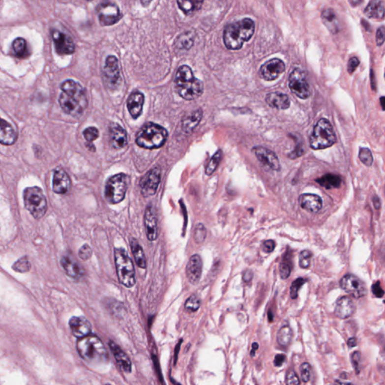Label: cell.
<instances>
[{
  "label": "cell",
  "mask_w": 385,
  "mask_h": 385,
  "mask_svg": "<svg viewBox=\"0 0 385 385\" xmlns=\"http://www.w3.org/2000/svg\"><path fill=\"white\" fill-rule=\"evenodd\" d=\"M62 93L59 95V103L61 109L68 115L79 117L88 107L86 92L83 87L73 80H66L60 86Z\"/></svg>",
  "instance_id": "6da1fadb"
},
{
  "label": "cell",
  "mask_w": 385,
  "mask_h": 385,
  "mask_svg": "<svg viewBox=\"0 0 385 385\" xmlns=\"http://www.w3.org/2000/svg\"><path fill=\"white\" fill-rule=\"evenodd\" d=\"M255 30V24L250 18L229 24L224 31V42L230 50L241 48L245 42L252 38Z\"/></svg>",
  "instance_id": "7a4b0ae2"
},
{
  "label": "cell",
  "mask_w": 385,
  "mask_h": 385,
  "mask_svg": "<svg viewBox=\"0 0 385 385\" xmlns=\"http://www.w3.org/2000/svg\"><path fill=\"white\" fill-rule=\"evenodd\" d=\"M178 94L186 100H193L203 93V84L195 78L192 69L187 65L180 66L175 79Z\"/></svg>",
  "instance_id": "3957f363"
},
{
  "label": "cell",
  "mask_w": 385,
  "mask_h": 385,
  "mask_svg": "<svg viewBox=\"0 0 385 385\" xmlns=\"http://www.w3.org/2000/svg\"><path fill=\"white\" fill-rule=\"evenodd\" d=\"M77 350L85 361L93 364L106 363L109 355L100 339L94 335H88L80 338L77 342Z\"/></svg>",
  "instance_id": "277c9868"
},
{
  "label": "cell",
  "mask_w": 385,
  "mask_h": 385,
  "mask_svg": "<svg viewBox=\"0 0 385 385\" xmlns=\"http://www.w3.org/2000/svg\"><path fill=\"white\" fill-rule=\"evenodd\" d=\"M168 132L160 125L147 123L141 128L136 143L143 148L154 149L161 148L166 143Z\"/></svg>",
  "instance_id": "5b68a950"
},
{
  "label": "cell",
  "mask_w": 385,
  "mask_h": 385,
  "mask_svg": "<svg viewBox=\"0 0 385 385\" xmlns=\"http://www.w3.org/2000/svg\"><path fill=\"white\" fill-rule=\"evenodd\" d=\"M115 262L120 283L126 288H133L136 281L134 265L126 250L115 248Z\"/></svg>",
  "instance_id": "8992f818"
},
{
  "label": "cell",
  "mask_w": 385,
  "mask_h": 385,
  "mask_svg": "<svg viewBox=\"0 0 385 385\" xmlns=\"http://www.w3.org/2000/svg\"><path fill=\"white\" fill-rule=\"evenodd\" d=\"M333 127L327 119L318 120L310 137V146L313 150H321L331 147L336 143Z\"/></svg>",
  "instance_id": "52a82bcc"
},
{
  "label": "cell",
  "mask_w": 385,
  "mask_h": 385,
  "mask_svg": "<svg viewBox=\"0 0 385 385\" xmlns=\"http://www.w3.org/2000/svg\"><path fill=\"white\" fill-rule=\"evenodd\" d=\"M24 200L25 208L35 219H40L45 215L48 203L40 187H27L24 192Z\"/></svg>",
  "instance_id": "ba28073f"
},
{
  "label": "cell",
  "mask_w": 385,
  "mask_h": 385,
  "mask_svg": "<svg viewBox=\"0 0 385 385\" xmlns=\"http://www.w3.org/2000/svg\"><path fill=\"white\" fill-rule=\"evenodd\" d=\"M129 177L123 173L115 175L106 184L105 197L109 203L117 204L124 199L127 190Z\"/></svg>",
  "instance_id": "9c48e42d"
},
{
  "label": "cell",
  "mask_w": 385,
  "mask_h": 385,
  "mask_svg": "<svg viewBox=\"0 0 385 385\" xmlns=\"http://www.w3.org/2000/svg\"><path fill=\"white\" fill-rule=\"evenodd\" d=\"M288 85L291 92L300 99H308L311 96L310 85L307 81L305 72L296 68L291 72L288 79Z\"/></svg>",
  "instance_id": "30bf717a"
},
{
  "label": "cell",
  "mask_w": 385,
  "mask_h": 385,
  "mask_svg": "<svg viewBox=\"0 0 385 385\" xmlns=\"http://www.w3.org/2000/svg\"><path fill=\"white\" fill-rule=\"evenodd\" d=\"M340 287L345 292L356 299L363 297L367 294L366 285L363 281L352 274H348L342 277L340 281Z\"/></svg>",
  "instance_id": "8fae6325"
},
{
  "label": "cell",
  "mask_w": 385,
  "mask_h": 385,
  "mask_svg": "<svg viewBox=\"0 0 385 385\" xmlns=\"http://www.w3.org/2000/svg\"><path fill=\"white\" fill-rule=\"evenodd\" d=\"M96 13L102 26L114 25L121 18L118 6L109 2H102L98 5Z\"/></svg>",
  "instance_id": "7c38bea8"
},
{
  "label": "cell",
  "mask_w": 385,
  "mask_h": 385,
  "mask_svg": "<svg viewBox=\"0 0 385 385\" xmlns=\"http://www.w3.org/2000/svg\"><path fill=\"white\" fill-rule=\"evenodd\" d=\"M103 79L106 86L110 89H115L120 84V68L116 57L109 56L106 59L103 68Z\"/></svg>",
  "instance_id": "4fadbf2b"
},
{
  "label": "cell",
  "mask_w": 385,
  "mask_h": 385,
  "mask_svg": "<svg viewBox=\"0 0 385 385\" xmlns=\"http://www.w3.org/2000/svg\"><path fill=\"white\" fill-rule=\"evenodd\" d=\"M160 182V169H152L143 178L141 179V193L144 197L154 195L158 188Z\"/></svg>",
  "instance_id": "5bb4252c"
},
{
  "label": "cell",
  "mask_w": 385,
  "mask_h": 385,
  "mask_svg": "<svg viewBox=\"0 0 385 385\" xmlns=\"http://www.w3.org/2000/svg\"><path fill=\"white\" fill-rule=\"evenodd\" d=\"M285 71V62L278 58H273L263 64L260 69V75L264 80L274 81Z\"/></svg>",
  "instance_id": "9a60e30c"
},
{
  "label": "cell",
  "mask_w": 385,
  "mask_h": 385,
  "mask_svg": "<svg viewBox=\"0 0 385 385\" xmlns=\"http://www.w3.org/2000/svg\"><path fill=\"white\" fill-rule=\"evenodd\" d=\"M52 38L55 42V49L59 55H72L75 52V45L69 35L54 30L52 31Z\"/></svg>",
  "instance_id": "2e32d148"
},
{
  "label": "cell",
  "mask_w": 385,
  "mask_h": 385,
  "mask_svg": "<svg viewBox=\"0 0 385 385\" xmlns=\"http://www.w3.org/2000/svg\"><path fill=\"white\" fill-rule=\"evenodd\" d=\"M252 150L258 160L264 166H268L274 171H279L281 168L279 160L273 151L261 146L254 147Z\"/></svg>",
  "instance_id": "e0dca14e"
},
{
  "label": "cell",
  "mask_w": 385,
  "mask_h": 385,
  "mask_svg": "<svg viewBox=\"0 0 385 385\" xmlns=\"http://www.w3.org/2000/svg\"><path fill=\"white\" fill-rule=\"evenodd\" d=\"M145 227L149 241H155L158 237V222L155 209L151 206L147 207L145 213Z\"/></svg>",
  "instance_id": "ac0fdd59"
},
{
  "label": "cell",
  "mask_w": 385,
  "mask_h": 385,
  "mask_svg": "<svg viewBox=\"0 0 385 385\" xmlns=\"http://www.w3.org/2000/svg\"><path fill=\"white\" fill-rule=\"evenodd\" d=\"M203 270V261L200 256L194 254L189 260L186 267V275L189 282L197 285L200 281Z\"/></svg>",
  "instance_id": "d6986e66"
},
{
  "label": "cell",
  "mask_w": 385,
  "mask_h": 385,
  "mask_svg": "<svg viewBox=\"0 0 385 385\" xmlns=\"http://www.w3.org/2000/svg\"><path fill=\"white\" fill-rule=\"evenodd\" d=\"M69 327L72 334L79 339L91 333V325L89 321L84 317H73L71 318L69 321Z\"/></svg>",
  "instance_id": "ffe728a7"
},
{
  "label": "cell",
  "mask_w": 385,
  "mask_h": 385,
  "mask_svg": "<svg viewBox=\"0 0 385 385\" xmlns=\"http://www.w3.org/2000/svg\"><path fill=\"white\" fill-rule=\"evenodd\" d=\"M109 141L112 148L121 149L127 144V134L126 130L117 123L111 125L109 130Z\"/></svg>",
  "instance_id": "44dd1931"
},
{
  "label": "cell",
  "mask_w": 385,
  "mask_h": 385,
  "mask_svg": "<svg viewBox=\"0 0 385 385\" xmlns=\"http://www.w3.org/2000/svg\"><path fill=\"white\" fill-rule=\"evenodd\" d=\"M299 203L301 208L311 213H318L323 207L322 197L313 194H302Z\"/></svg>",
  "instance_id": "7402d4cb"
},
{
  "label": "cell",
  "mask_w": 385,
  "mask_h": 385,
  "mask_svg": "<svg viewBox=\"0 0 385 385\" xmlns=\"http://www.w3.org/2000/svg\"><path fill=\"white\" fill-rule=\"evenodd\" d=\"M71 186V180L67 173L62 169L55 170L53 178V190L58 194H66Z\"/></svg>",
  "instance_id": "603a6c76"
},
{
  "label": "cell",
  "mask_w": 385,
  "mask_h": 385,
  "mask_svg": "<svg viewBox=\"0 0 385 385\" xmlns=\"http://www.w3.org/2000/svg\"><path fill=\"white\" fill-rule=\"evenodd\" d=\"M145 96L139 91H133L127 99V108L133 118L136 119L143 112Z\"/></svg>",
  "instance_id": "cb8c5ba5"
},
{
  "label": "cell",
  "mask_w": 385,
  "mask_h": 385,
  "mask_svg": "<svg viewBox=\"0 0 385 385\" xmlns=\"http://www.w3.org/2000/svg\"><path fill=\"white\" fill-rule=\"evenodd\" d=\"M355 305L349 296H342L338 299L335 308V314L341 319H346L353 315Z\"/></svg>",
  "instance_id": "d4e9b609"
},
{
  "label": "cell",
  "mask_w": 385,
  "mask_h": 385,
  "mask_svg": "<svg viewBox=\"0 0 385 385\" xmlns=\"http://www.w3.org/2000/svg\"><path fill=\"white\" fill-rule=\"evenodd\" d=\"M109 347L113 353L115 360L117 361L118 366L121 368L122 370L125 373H130L132 371V363L130 358L128 357L124 352L116 345L113 341H109Z\"/></svg>",
  "instance_id": "484cf974"
},
{
  "label": "cell",
  "mask_w": 385,
  "mask_h": 385,
  "mask_svg": "<svg viewBox=\"0 0 385 385\" xmlns=\"http://www.w3.org/2000/svg\"><path fill=\"white\" fill-rule=\"evenodd\" d=\"M18 139V134L10 123L0 118V144L11 146Z\"/></svg>",
  "instance_id": "4316f807"
},
{
  "label": "cell",
  "mask_w": 385,
  "mask_h": 385,
  "mask_svg": "<svg viewBox=\"0 0 385 385\" xmlns=\"http://www.w3.org/2000/svg\"><path fill=\"white\" fill-rule=\"evenodd\" d=\"M266 102L270 107L281 110L288 109L291 105V100L288 95L280 92L268 93L266 96Z\"/></svg>",
  "instance_id": "83f0119b"
},
{
  "label": "cell",
  "mask_w": 385,
  "mask_h": 385,
  "mask_svg": "<svg viewBox=\"0 0 385 385\" xmlns=\"http://www.w3.org/2000/svg\"><path fill=\"white\" fill-rule=\"evenodd\" d=\"M61 264L66 274L74 279H79L84 275V269L80 264L69 256L62 258Z\"/></svg>",
  "instance_id": "f1b7e54d"
},
{
  "label": "cell",
  "mask_w": 385,
  "mask_h": 385,
  "mask_svg": "<svg viewBox=\"0 0 385 385\" xmlns=\"http://www.w3.org/2000/svg\"><path fill=\"white\" fill-rule=\"evenodd\" d=\"M364 12L368 18L382 19L385 17V2L383 0H372Z\"/></svg>",
  "instance_id": "f546056e"
},
{
  "label": "cell",
  "mask_w": 385,
  "mask_h": 385,
  "mask_svg": "<svg viewBox=\"0 0 385 385\" xmlns=\"http://www.w3.org/2000/svg\"><path fill=\"white\" fill-rule=\"evenodd\" d=\"M11 54L18 59H26L30 55L28 42L22 38H18L14 40L11 45Z\"/></svg>",
  "instance_id": "4dcf8cb0"
},
{
  "label": "cell",
  "mask_w": 385,
  "mask_h": 385,
  "mask_svg": "<svg viewBox=\"0 0 385 385\" xmlns=\"http://www.w3.org/2000/svg\"><path fill=\"white\" fill-rule=\"evenodd\" d=\"M202 117H203V111L201 109L194 111L191 113L188 114L183 118V130L186 133H190L197 127L201 120Z\"/></svg>",
  "instance_id": "1f68e13d"
},
{
  "label": "cell",
  "mask_w": 385,
  "mask_h": 385,
  "mask_svg": "<svg viewBox=\"0 0 385 385\" xmlns=\"http://www.w3.org/2000/svg\"><path fill=\"white\" fill-rule=\"evenodd\" d=\"M322 21L327 29L332 33H336L339 31V21L336 13L331 8L325 10L322 12Z\"/></svg>",
  "instance_id": "d6a6232c"
},
{
  "label": "cell",
  "mask_w": 385,
  "mask_h": 385,
  "mask_svg": "<svg viewBox=\"0 0 385 385\" xmlns=\"http://www.w3.org/2000/svg\"><path fill=\"white\" fill-rule=\"evenodd\" d=\"M130 247L138 267L146 268L147 267V261L143 247L141 246L140 244L135 238L130 239Z\"/></svg>",
  "instance_id": "836d02e7"
},
{
  "label": "cell",
  "mask_w": 385,
  "mask_h": 385,
  "mask_svg": "<svg viewBox=\"0 0 385 385\" xmlns=\"http://www.w3.org/2000/svg\"><path fill=\"white\" fill-rule=\"evenodd\" d=\"M317 182L327 190L339 188L342 184V179L339 176L333 174H326L322 178L317 179Z\"/></svg>",
  "instance_id": "e575fe53"
},
{
  "label": "cell",
  "mask_w": 385,
  "mask_h": 385,
  "mask_svg": "<svg viewBox=\"0 0 385 385\" xmlns=\"http://www.w3.org/2000/svg\"><path fill=\"white\" fill-rule=\"evenodd\" d=\"M204 0H177L179 8L186 15H190L201 8Z\"/></svg>",
  "instance_id": "d590c367"
},
{
  "label": "cell",
  "mask_w": 385,
  "mask_h": 385,
  "mask_svg": "<svg viewBox=\"0 0 385 385\" xmlns=\"http://www.w3.org/2000/svg\"><path fill=\"white\" fill-rule=\"evenodd\" d=\"M293 339V331L289 325L282 326L277 333V342L281 346L287 347Z\"/></svg>",
  "instance_id": "8d00e7d4"
},
{
  "label": "cell",
  "mask_w": 385,
  "mask_h": 385,
  "mask_svg": "<svg viewBox=\"0 0 385 385\" xmlns=\"http://www.w3.org/2000/svg\"><path fill=\"white\" fill-rule=\"evenodd\" d=\"M221 158H222V151L221 150H218L211 157L208 166H207V170H206L207 176H211L214 173L217 166L219 165L220 162H221Z\"/></svg>",
  "instance_id": "74e56055"
},
{
  "label": "cell",
  "mask_w": 385,
  "mask_h": 385,
  "mask_svg": "<svg viewBox=\"0 0 385 385\" xmlns=\"http://www.w3.org/2000/svg\"><path fill=\"white\" fill-rule=\"evenodd\" d=\"M359 159L365 166H371L373 165V154L367 148H360L359 150Z\"/></svg>",
  "instance_id": "f35d334b"
},
{
  "label": "cell",
  "mask_w": 385,
  "mask_h": 385,
  "mask_svg": "<svg viewBox=\"0 0 385 385\" xmlns=\"http://www.w3.org/2000/svg\"><path fill=\"white\" fill-rule=\"evenodd\" d=\"M200 305H201V302H200L198 296L196 295H192L186 301L184 306H185L186 310L188 312H195L200 309Z\"/></svg>",
  "instance_id": "ab89813d"
},
{
  "label": "cell",
  "mask_w": 385,
  "mask_h": 385,
  "mask_svg": "<svg viewBox=\"0 0 385 385\" xmlns=\"http://www.w3.org/2000/svg\"><path fill=\"white\" fill-rule=\"evenodd\" d=\"M30 263L28 261L27 258H22L19 261H17L14 266L13 268L14 270L18 272H27L30 269Z\"/></svg>",
  "instance_id": "60d3db41"
},
{
  "label": "cell",
  "mask_w": 385,
  "mask_h": 385,
  "mask_svg": "<svg viewBox=\"0 0 385 385\" xmlns=\"http://www.w3.org/2000/svg\"><path fill=\"white\" fill-rule=\"evenodd\" d=\"M312 254L311 251H301L299 256V267L302 268H308L311 265V258H312Z\"/></svg>",
  "instance_id": "b9f144b4"
},
{
  "label": "cell",
  "mask_w": 385,
  "mask_h": 385,
  "mask_svg": "<svg viewBox=\"0 0 385 385\" xmlns=\"http://www.w3.org/2000/svg\"><path fill=\"white\" fill-rule=\"evenodd\" d=\"M83 135L87 142L91 144L93 141L96 140L99 137V130L96 127L89 126L84 130Z\"/></svg>",
  "instance_id": "7bdbcfd3"
},
{
  "label": "cell",
  "mask_w": 385,
  "mask_h": 385,
  "mask_svg": "<svg viewBox=\"0 0 385 385\" xmlns=\"http://www.w3.org/2000/svg\"><path fill=\"white\" fill-rule=\"evenodd\" d=\"M306 280L303 278H298L297 279L295 280L292 283V285L291 287V291H290V294H291V297L292 299H296L298 296V292H299V289L305 283Z\"/></svg>",
  "instance_id": "ee69618b"
},
{
  "label": "cell",
  "mask_w": 385,
  "mask_h": 385,
  "mask_svg": "<svg viewBox=\"0 0 385 385\" xmlns=\"http://www.w3.org/2000/svg\"><path fill=\"white\" fill-rule=\"evenodd\" d=\"M301 379L304 383L309 382L312 376V368L309 363H303L300 366Z\"/></svg>",
  "instance_id": "f6af8a7d"
},
{
  "label": "cell",
  "mask_w": 385,
  "mask_h": 385,
  "mask_svg": "<svg viewBox=\"0 0 385 385\" xmlns=\"http://www.w3.org/2000/svg\"><path fill=\"white\" fill-rule=\"evenodd\" d=\"M207 237V230L203 224H200L197 226L194 232V238L197 243H202L204 241Z\"/></svg>",
  "instance_id": "bcb514c9"
},
{
  "label": "cell",
  "mask_w": 385,
  "mask_h": 385,
  "mask_svg": "<svg viewBox=\"0 0 385 385\" xmlns=\"http://www.w3.org/2000/svg\"><path fill=\"white\" fill-rule=\"evenodd\" d=\"M352 363L354 369L356 371V374H359L360 372V360H361V354L360 352H355L351 356Z\"/></svg>",
  "instance_id": "7dc6e473"
},
{
  "label": "cell",
  "mask_w": 385,
  "mask_h": 385,
  "mask_svg": "<svg viewBox=\"0 0 385 385\" xmlns=\"http://www.w3.org/2000/svg\"><path fill=\"white\" fill-rule=\"evenodd\" d=\"M280 276L282 279H287L291 275V265L287 262H282L279 267Z\"/></svg>",
  "instance_id": "c3c4849f"
},
{
  "label": "cell",
  "mask_w": 385,
  "mask_h": 385,
  "mask_svg": "<svg viewBox=\"0 0 385 385\" xmlns=\"http://www.w3.org/2000/svg\"><path fill=\"white\" fill-rule=\"evenodd\" d=\"M92 253L93 252H92L91 248L89 245L85 244L79 249V258L83 260V261H87V260L91 258Z\"/></svg>",
  "instance_id": "681fc988"
},
{
  "label": "cell",
  "mask_w": 385,
  "mask_h": 385,
  "mask_svg": "<svg viewBox=\"0 0 385 385\" xmlns=\"http://www.w3.org/2000/svg\"><path fill=\"white\" fill-rule=\"evenodd\" d=\"M286 382L288 385H298L300 384L299 377L294 371H291L287 374Z\"/></svg>",
  "instance_id": "f907efd6"
},
{
  "label": "cell",
  "mask_w": 385,
  "mask_h": 385,
  "mask_svg": "<svg viewBox=\"0 0 385 385\" xmlns=\"http://www.w3.org/2000/svg\"><path fill=\"white\" fill-rule=\"evenodd\" d=\"M275 242L273 240H267L263 244V251L265 253H272L275 250Z\"/></svg>",
  "instance_id": "816d5d0a"
},
{
  "label": "cell",
  "mask_w": 385,
  "mask_h": 385,
  "mask_svg": "<svg viewBox=\"0 0 385 385\" xmlns=\"http://www.w3.org/2000/svg\"><path fill=\"white\" fill-rule=\"evenodd\" d=\"M359 64H360V61H359L358 58H355V57L351 58L349 59V63H348V71H349V73H353L356 70L357 66H359Z\"/></svg>",
  "instance_id": "f5cc1de1"
},
{
  "label": "cell",
  "mask_w": 385,
  "mask_h": 385,
  "mask_svg": "<svg viewBox=\"0 0 385 385\" xmlns=\"http://www.w3.org/2000/svg\"><path fill=\"white\" fill-rule=\"evenodd\" d=\"M372 291H373V294H374L375 296L378 298L383 297L384 294H385V291H383L382 287H381V284L379 281H378V282H376V284L373 285Z\"/></svg>",
  "instance_id": "db71d44e"
},
{
  "label": "cell",
  "mask_w": 385,
  "mask_h": 385,
  "mask_svg": "<svg viewBox=\"0 0 385 385\" xmlns=\"http://www.w3.org/2000/svg\"><path fill=\"white\" fill-rule=\"evenodd\" d=\"M384 42H385V28L382 27L378 30L376 34V42L379 46H381L383 45Z\"/></svg>",
  "instance_id": "11a10c76"
},
{
  "label": "cell",
  "mask_w": 385,
  "mask_h": 385,
  "mask_svg": "<svg viewBox=\"0 0 385 385\" xmlns=\"http://www.w3.org/2000/svg\"><path fill=\"white\" fill-rule=\"evenodd\" d=\"M285 360H286V356L285 355H282V354H279V355H277L275 356L274 365L276 367H280V366H282L285 363Z\"/></svg>",
  "instance_id": "9f6ffc18"
},
{
  "label": "cell",
  "mask_w": 385,
  "mask_h": 385,
  "mask_svg": "<svg viewBox=\"0 0 385 385\" xmlns=\"http://www.w3.org/2000/svg\"><path fill=\"white\" fill-rule=\"evenodd\" d=\"M253 278V272L251 270H247L245 271V273H244V275H243V280L245 281V282H250V281L252 280Z\"/></svg>",
  "instance_id": "6f0895ef"
},
{
  "label": "cell",
  "mask_w": 385,
  "mask_h": 385,
  "mask_svg": "<svg viewBox=\"0 0 385 385\" xmlns=\"http://www.w3.org/2000/svg\"><path fill=\"white\" fill-rule=\"evenodd\" d=\"M348 345H349V347L350 348L355 347L356 345V339H355V337L350 338V339L348 340Z\"/></svg>",
  "instance_id": "680465c9"
},
{
  "label": "cell",
  "mask_w": 385,
  "mask_h": 385,
  "mask_svg": "<svg viewBox=\"0 0 385 385\" xmlns=\"http://www.w3.org/2000/svg\"><path fill=\"white\" fill-rule=\"evenodd\" d=\"M373 204H374L375 208H376V209L380 208L381 203L379 197H375L374 198H373Z\"/></svg>",
  "instance_id": "91938a15"
},
{
  "label": "cell",
  "mask_w": 385,
  "mask_h": 385,
  "mask_svg": "<svg viewBox=\"0 0 385 385\" xmlns=\"http://www.w3.org/2000/svg\"><path fill=\"white\" fill-rule=\"evenodd\" d=\"M258 348H259V345H258V344L257 343V342H254V343L252 345V351H251V356H254V355H255V352L256 351L258 350Z\"/></svg>",
  "instance_id": "94428289"
},
{
  "label": "cell",
  "mask_w": 385,
  "mask_h": 385,
  "mask_svg": "<svg viewBox=\"0 0 385 385\" xmlns=\"http://www.w3.org/2000/svg\"><path fill=\"white\" fill-rule=\"evenodd\" d=\"M141 1L143 2V5H148L151 0H141Z\"/></svg>",
  "instance_id": "6125c7cd"
},
{
  "label": "cell",
  "mask_w": 385,
  "mask_h": 385,
  "mask_svg": "<svg viewBox=\"0 0 385 385\" xmlns=\"http://www.w3.org/2000/svg\"><path fill=\"white\" fill-rule=\"evenodd\" d=\"M384 100H385V99H384V97L383 96H382V97L381 98V105H382L383 109H384Z\"/></svg>",
  "instance_id": "be15d7a7"
},
{
  "label": "cell",
  "mask_w": 385,
  "mask_h": 385,
  "mask_svg": "<svg viewBox=\"0 0 385 385\" xmlns=\"http://www.w3.org/2000/svg\"><path fill=\"white\" fill-rule=\"evenodd\" d=\"M88 1H91V0H88Z\"/></svg>",
  "instance_id": "e7e4bbea"
}]
</instances>
